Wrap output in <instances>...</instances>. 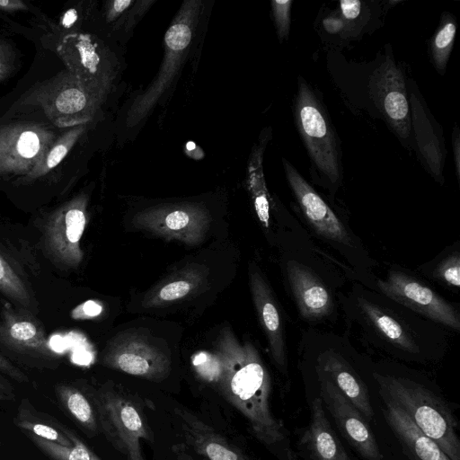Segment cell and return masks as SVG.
Returning <instances> with one entry per match:
<instances>
[{
	"label": "cell",
	"instance_id": "obj_1",
	"mask_svg": "<svg viewBox=\"0 0 460 460\" xmlns=\"http://www.w3.org/2000/svg\"><path fill=\"white\" fill-rule=\"evenodd\" d=\"M192 367L199 380L243 416L260 442L273 447L286 438V429L270 408V374L250 342L242 343L224 328L211 351L192 358Z\"/></svg>",
	"mask_w": 460,
	"mask_h": 460
},
{
	"label": "cell",
	"instance_id": "obj_2",
	"mask_svg": "<svg viewBox=\"0 0 460 460\" xmlns=\"http://www.w3.org/2000/svg\"><path fill=\"white\" fill-rule=\"evenodd\" d=\"M380 396L403 411L450 460H460L457 421L438 394L413 380L374 373Z\"/></svg>",
	"mask_w": 460,
	"mask_h": 460
},
{
	"label": "cell",
	"instance_id": "obj_3",
	"mask_svg": "<svg viewBox=\"0 0 460 460\" xmlns=\"http://www.w3.org/2000/svg\"><path fill=\"white\" fill-rule=\"evenodd\" d=\"M84 385L106 439L127 460H146L141 440L153 443V437L138 400L110 382Z\"/></svg>",
	"mask_w": 460,
	"mask_h": 460
},
{
	"label": "cell",
	"instance_id": "obj_4",
	"mask_svg": "<svg viewBox=\"0 0 460 460\" xmlns=\"http://www.w3.org/2000/svg\"><path fill=\"white\" fill-rule=\"evenodd\" d=\"M57 52L66 69L100 107L116 76L115 58L110 49L93 35L73 32L63 37Z\"/></svg>",
	"mask_w": 460,
	"mask_h": 460
},
{
	"label": "cell",
	"instance_id": "obj_5",
	"mask_svg": "<svg viewBox=\"0 0 460 460\" xmlns=\"http://www.w3.org/2000/svg\"><path fill=\"white\" fill-rule=\"evenodd\" d=\"M294 118L314 164L330 181L336 183L341 170L334 131L323 106L302 79L295 100Z\"/></svg>",
	"mask_w": 460,
	"mask_h": 460
},
{
	"label": "cell",
	"instance_id": "obj_6",
	"mask_svg": "<svg viewBox=\"0 0 460 460\" xmlns=\"http://www.w3.org/2000/svg\"><path fill=\"white\" fill-rule=\"evenodd\" d=\"M200 2L186 1L164 35V57L158 75L149 88L133 102L127 113L128 126L143 119L171 84L192 40Z\"/></svg>",
	"mask_w": 460,
	"mask_h": 460
},
{
	"label": "cell",
	"instance_id": "obj_7",
	"mask_svg": "<svg viewBox=\"0 0 460 460\" xmlns=\"http://www.w3.org/2000/svg\"><path fill=\"white\" fill-rule=\"evenodd\" d=\"M23 103L40 108L52 124L62 128L84 125L100 108L66 69L35 86Z\"/></svg>",
	"mask_w": 460,
	"mask_h": 460
},
{
	"label": "cell",
	"instance_id": "obj_8",
	"mask_svg": "<svg viewBox=\"0 0 460 460\" xmlns=\"http://www.w3.org/2000/svg\"><path fill=\"white\" fill-rule=\"evenodd\" d=\"M57 137L52 129L33 121L1 124L0 181L28 175Z\"/></svg>",
	"mask_w": 460,
	"mask_h": 460
},
{
	"label": "cell",
	"instance_id": "obj_9",
	"mask_svg": "<svg viewBox=\"0 0 460 460\" xmlns=\"http://www.w3.org/2000/svg\"><path fill=\"white\" fill-rule=\"evenodd\" d=\"M132 224L166 240L197 245L205 239L210 216L204 206L197 203L163 204L138 212Z\"/></svg>",
	"mask_w": 460,
	"mask_h": 460
},
{
	"label": "cell",
	"instance_id": "obj_10",
	"mask_svg": "<svg viewBox=\"0 0 460 460\" xmlns=\"http://www.w3.org/2000/svg\"><path fill=\"white\" fill-rule=\"evenodd\" d=\"M87 198L77 195L48 217L43 230L46 252L58 265L75 269L83 261L80 241L87 224Z\"/></svg>",
	"mask_w": 460,
	"mask_h": 460
},
{
	"label": "cell",
	"instance_id": "obj_11",
	"mask_svg": "<svg viewBox=\"0 0 460 460\" xmlns=\"http://www.w3.org/2000/svg\"><path fill=\"white\" fill-rule=\"evenodd\" d=\"M376 286L390 300L453 331L460 330V314L448 301L414 277L391 270Z\"/></svg>",
	"mask_w": 460,
	"mask_h": 460
},
{
	"label": "cell",
	"instance_id": "obj_12",
	"mask_svg": "<svg viewBox=\"0 0 460 460\" xmlns=\"http://www.w3.org/2000/svg\"><path fill=\"white\" fill-rule=\"evenodd\" d=\"M101 363L111 369L154 382L164 379L171 369L168 355L138 334H123L109 342Z\"/></svg>",
	"mask_w": 460,
	"mask_h": 460
},
{
	"label": "cell",
	"instance_id": "obj_13",
	"mask_svg": "<svg viewBox=\"0 0 460 460\" xmlns=\"http://www.w3.org/2000/svg\"><path fill=\"white\" fill-rule=\"evenodd\" d=\"M316 373L320 398L344 438L366 460H382L375 435L363 415L324 375Z\"/></svg>",
	"mask_w": 460,
	"mask_h": 460
},
{
	"label": "cell",
	"instance_id": "obj_14",
	"mask_svg": "<svg viewBox=\"0 0 460 460\" xmlns=\"http://www.w3.org/2000/svg\"><path fill=\"white\" fill-rule=\"evenodd\" d=\"M370 94L386 121L406 139L411 128L404 76L390 57L375 70L369 82Z\"/></svg>",
	"mask_w": 460,
	"mask_h": 460
},
{
	"label": "cell",
	"instance_id": "obj_15",
	"mask_svg": "<svg viewBox=\"0 0 460 460\" xmlns=\"http://www.w3.org/2000/svg\"><path fill=\"white\" fill-rule=\"evenodd\" d=\"M355 305L367 333L372 334L375 341L405 354L417 355L420 352L415 330L391 308L361 295L357 296Z\"/></svg>",
	"mask_w": 460,
	"mask_h": 460
},
{
	"label": "cell",
	"instance_id": "obj_16",
	"mask_svg": "<svg viewBox=\"0 0 460 460\" xmlns=\"http://www.w3.org/2000/svg\"><path fill=\"white\" fill-rule=\"evenodd\" d=\"M0 342L9 349L28 357L49 360L57 358L41 323L23 308L4 305L0 323Z\"/></svg>",
	"mask_w": 460,
	"mask_h": 460
},
{
	"label": "cell",
	"instance_id": "obj_17",
	"mask_svg": "<svg viewBox=\"0 0 460 460\" xmlns=\"http://www.w3.org/2000/svg\"><path fill=\"white\" fill-rule=\"evenodd\" d=\"M288 182L302 212L317 234L327 240L350 245L344 225L289 162L283 160Z\"/></svg>",
	"mask_w": 460,
	"mask_h": 460
},
{
	"label": "cell",
	"instance_id": "obj_18",
	"mask_svg": "<svg viewBox=\"0 0 460 460\" xmlns=\"http://www.w3.org/2000/svg\"><path fill=\"white\" fill-rule=\"evenodd\" d=\"M249 282L259 322L267 337L271 357L277 367L284 371L287 353L281 314L273 293L256 265L249 270Z\"/></svg>",
	"mask_w": 460,
	"mask_h": 460
},
{
	"label": "cell",
	"instance_id": "obj_19",
	"mask_svg": "<svg viewBox=\"0 0 460 460\" xmlns=\"http://www.w3.org/2000/svg\"><path fill=\"white\" fill-rule=\"evenodd\" d=\"M175 412L185 445L202 460H252L238 447L188 409L177 408Z\"/></svg>",
	"mask_w": 460,
	"mask_h": 460
},
{
	"label": "cell",
	"instance_id": "obj_20",
	"mask_svg": "<svg viewBox=\"0 0 460 460\" xmlns=\"http://www.w3.org/2000/svg\"><path fill=\"white\" fill-rule=\"evenodd\" d=\"M316 371L324 375L339 391L370 421L374 411L367 385L350 364L333 349H326L316 358Z\"/></svg>",
	"mask_w": 460,
	"mask_h": 460
},
{
	"label": "cell",
	"instance_id": "obj_21",
	"mask_svg": "<svg viewBox=\"0 0 460 460\" xmlns=\"http://www.w3.org/2000/svg\"><path fill=\"white\" fill-rule=\"evenodd\" d=\"M287 275L303 318L317 320L328 315L333 305L329 290L314 273L296 261L287 263Z\"/></svg>",
	"mask_w": 460,
	"mask_h": 460
},
{
	"label": "cell",
	"instance_id": "obj_22",
	"mask_svg": "<svg viewBox=\"0 0 460 460\" xmlns=\"http://www.w3.org/2000/svg\"><path fill=\"white\" fill-rule=\"evenodd\" d=\"M300 442L313 460H350L330 425L320 397L312 402L310 424Z\"/></svg>",
	"mask_w": 460,
	"mask_h": 460
},
{
	"label": "cell",
	"instance_id": "obj_23",
	"mask_svg": "<svg viewBox=\"0 0 460 460\" xmlns=\"http://www.w3.org/2000/svg\"><path fill=\"white\" fill-rule=\"evenodd\" d=\"M384 416L415 460H450L438 445L423 433L399 407L385 402Z\"/></svg>",
	"mask_w": 460,
	"mask_h": 460
},
{
	"label": "cell",
	"instance_id": "obj_24",
	"mask_svg": "<svg viewBox=\"0 0 460 460\" xmlns=\"http://www.w3.org/2000/svg\"><path fill=\"white\" fill-rule=\"evenodd\" d=\"M54 391L60 408L87 437L101 432L95 407L84 385L58 383Z\"/></svg>",
	"mask_w": 460,
	"mask_h": 460
},
{
	"label": "cell",
	"instance_id": "obj_25",
	"mask_svg": "<svg viewBox=\"0 0 460 460\" xmlns=\"http://www.w3.org/2000/svg\"><path fill=\"white\" fill-rule=\"evenodd\" d=\"M206 279L207 273L203 269L188 266L149 290L142 305L150 308L181 301L199 289L206 282Z\"/></svg>",
	"mask_w": 460,
	"mask_h": 460
},
{
	"label": "cell",
	"instance_id": "obj_26",
	"mask_svg": "<svg viewBox=\"0 0 460 460\" xmlns=\"http://www.w3.org/2000/svg\"><path fill=\"white\" fill-rule=\"evenodd\" d=\"M13 423L23 433L65 447L73 445L72 440L57 426L56 419L37 411L28 399L20 402Z\"/></svg>",
	"mask_w": 460,
	"mask_h": 460
},
{
	"label": "cell",
	"instance_id": "obj_27",
	"mask_svg": "<svg viewBox=\"0 0 460 460\" xmlns=\"http://www.w3.org/2000/svg\"><path fill=\"white\" fill-rule=\"evenodd\" d=\"M84 131V125L70 128L61 136L58 137L45 152L39 164L25 177L17 180L16 184H29L45 176L56 168L66 156L75 144Z\"/></svg>",
	"mask_w": 460,
	"mask_h": 460
},
{
	"label": "cell",
	"instance_id": "obj_28",
	"mask_svg": "<svg viewBox=\"0 0 460 460\" xmlns=\"http://www.w3.org/2000/svg\"><path fill=\"white\" fill-rule=\"evenodd\" d=\"M412 120L419 147L431 172L441 176L443 157L439 144L425 112L416 97L411 95Z\"/></svg>",
	"mask_w": 460,
	"mask_h": 460
},
{
	"label": "cell",
	"instance_id": "obj_29",
	"mask_svg": "<svg viewBox=\"0 0 460 460\" xmlns=\"http://www.w3.org/2000/svg\"><path fill=\"white\" fill-rule=\"evenodd\" d=\"M56 424L72 440V446L65 447L30 433L24 434L49 460H102L73 430L57 420Z\"/></svg>",
	"mask_w": 460,
	"mask_h": 460
},
{
	"label": "cell",
	"instance_id": "obj_30",
	"mask_svg": "<svg viewBox=\"0 0 460 460\" xmlns=\"http://www.w3.org/2000/svg\"><path fill=\"white\" fill-rule=\"evenodd\" d=\"M0 292L21 308L31 309L33 300L26 283L1 253Z\"/></svg>",
	"mask_w": 460,
	"mask_h": 460
},
{
	"label": "cell",
	"instance_id": "obj_31",
	"mask_svg": "<svg viewBox=\"0 0 460 460\" xmlns=\"http://www.w3.org/2000/svg\"><path fill=\"white\" fill-rule=\"evenodd\" d=\"M263 148H257L252 155L249 163V183L254 204L261 221L268 226L269 202L262 170Z\"/></svg>",
	"mask_w": 460,
	"mask_h": 460
},
{
	"label": "cell",
	"instance_id": "obj_32",
	"mask_svg": "<svg viewBox=\"0 0 460 460\" xmlns=\"http://www.w3.org/2000/svg\"><path fill=\"white\" fill-rule=\"evenodd\" d=\"M456 23L451 15H444L441 24L431 40V55L438 71L443 72L447 66L451 53Z\"/></svg>",
	"mask_w": 460,
	"mask_h": 460
},
{
	"label": "cell",
	"instance_id": "obj_33",
	"mask_svg": "<svg viewBox=\"0 0 460 460\" xmlns=\"http://www.w3.org/2000/svg\"><path fill=\"white\" fill-rule=\"evenodd\" d=\"M433 278L450 288L460 286V256L456 252L439 262L434 270Z\"/></svg>",
	"mask_w": 460,
	"mask_h": 460
},
{
	"label": "cell",
	"instance_id": "obj_34",
	"mask_svg": "<svg viewBox=\"0 0 460 460\" xmlns=\"http://www.w3.org/2000/svg\"><path fill=\"white\" fill-rule=\"evenodd\" d=\"M292 1H272V12L279 40L288 37Z\"/></svg>",
	"mask_w": 460,
	"mask_h": 460
},
{
	"label": "cell",
	"instance_id": "obj_35",
	"mask_svg": "<svg viewBox=\"0 0 460 460\" xmlns=\"http://www.w3.org/2000/svg\"><path fill=\"white\" fill-rule=\"evenodd\" d=\"M14 52L11 46L0 38V81L5 79L14 68Z\"/></svg>",
	"mask_w": 460,
	"mask_h": 460
},
{
	"label": "cell",
	"instance_id": "obj_36",
	"mask_svg": "<svg viewBox=\"0 0 460 460\" xmlns=\"http://www.w3.org/2000/svg\"><path fill=\"white\" fill-rule=\"evenodd\" d=\"M0 371L19 383H28L29 377L7 358L0 353Z\"/></svg>",
	"mask_w": 460,
	"mask_h": 460
},
{
	"label": "cell",
	"instance_id": "obj_37",
	"mask_svg": "<svg viewBox=\"0 0 460 460\" xmlns=\"http://www.w3.org/2000/svg\"><path fill=\"white\" fill-rule=\"evenodd\" d=\"M135 2L131 0H115L107 3L106 19L108 22H114L122 14H125L127 9Z\"/></svg>",
	"mask_w": 460,
	"mask_h": 460
},
{
	"label": "cell",
	"instance_id": "obj_38",
	"mask_svg": "<svg viewBox=\"0 0 460 460\" xmlns=\"http://www.w3.org/2000/svg\"><path fill=\"white\" fill-rule=\"evenodd\" d=\"M102 311V306L94 301H87L71 312V316L74 319H85L92 318L99 314Z\"/></svg>",
	"mask_w": 460,
	"mask_h": 460
},
{
	"label": "cell",
	"instance_id": "obj_39",
	"mask_svg": "<svg viewBox=\"0 0 460 460\" xmlns=\"http://www.w3.org/2000/svg\"><path fill=\"white\" fill-rule=\"evenodd\" d=\"M340 4L343 16L348 20L358 17L361 10V3L359 1H341Z\"/></svg>",
	"mask_w": 460,
	"mask_h": 460
},
{
	"label": "cell",
	"instance_id": "obj_40",
	"mask_svg": "<svg viewBox=\"0 0 460 460\" xmlns=\"http://www.w3.org/2000/svg\"><path fill=\"white\" fill-rule=\"evenodd\" d=\"M15 400V392L12 384L0 375V401Z\"/></svg>",
	"mask_w": 460,
	"mask_h": 460
},
{
	"label": "cell",
	"instance_id": "obj_41",
	"mask_svg": "<svg viewBox=\"0 0 460 460\" xmlns=\"http://www.w3.org/2000/svg\"><path fill=\"white\" fill-rule=\"evenodd\" d=\"M176 460H200L190 453L189 447L182 443H178L172 447Z\"/></svg>",
	"mask_w": 460,
	"mask_h": 460
},
{
	"label": "cell",
	"instance_id": "obj_42",
	"mask_svg": "<svg viewBox=\"0 0 460 460\" xmlns=\"http://www.w3.org/2000/svg\"><path fill=\"white\" fill-rule=\"evenodd\" d=\"M27 9V4L21 0H0V10L13 12Z\"/></svg>",
	"mask_w": 460,
	"mask_h": 460
},
{
	"label": "cell",
	"instance_id": "obj_43",
	"mask_svg": "<svg viewBox=\"0 0 460 460\" xmlns=\"http://www.w3.org/2000/svg\"><path fill=\"white\" fill-rule=\"evenodd\" d=\"M78 20L77 10L71 8L64 13L60 19V24L66 29L71 28Z\"/></svg>",
	"mask_w": 460,
	"mask_h": 460
},
{
	"label": "cell",
	"instance_id": "obj_44",
	"mask_svg": "<svg viewBox=\"0 0 460 460\" xmlns=\"http://www.w3.org/2000/svg\"><path fill=\"white\" fill-rule=\"evenodd\" d=\"M323 23L325 30L330 33H336L343 27L342 21L335 17H328Z\"/></svg>",
	"mask_w": 460,
	"mask_h": 460
},
{
	"label": "cell",
	"instance_id": "obj_45",
	"mask_svg": "<svg viewBox=\"0 0 460 460\" xmlns=\"http://www.w3.org/2000/svg\"><path fill=\"white\" fill-rule=\"evenodd\" d=\"M453 146H454V155H455V163H456V174L459 178L460 173V158H459V152H460V142H459V135L458 130L456 128L455 133L453 135Z\"/></svg>",
	"mask_w": 460,
	"mask_h": 460
},
{
	"label": "cell",
	"instance_id": "obj_46",
	"mask_svg": "<svg viewBox=\"0 0 460 460\" xmlns=\"http://www.w3.org/2000/svg\"><path fill=\"white\" fill-rule=\"evenodd\" d=\"M0 444H1V441H0Z\"/></svg>",
	"mask_w": 460,
	"mask_h": 460
}]
</instances>
